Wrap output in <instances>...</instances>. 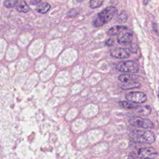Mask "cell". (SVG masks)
Returning a JSON list of instances; mask_svg holds the SVG:
<instances>
[{"label": "cell", "instance_id": "8992f818", "mask_svg": "<svg viewBox=\"0 0 159 159\" xmlns=\"http://www.w3.org/2000/svg\"><path fill=\"white\" fill-rule=\"evenodd\" d=\"M132 38V32L127 28L118 34V42L122 45H128L131 43Z\"/></svg>", "mask_w": 159, "mask_h": 159}, {"label": "cell", "instance_id": "9a60e30c", "mask_svg": "<svg viewBox=\"0 0 159 159\" xmlns=\"http://www.w3.org/2000/svg\"><path fill=\"white\" fill-rule=\"evenodd\" d=\"M141 86V83L139 82H134V83H126L123 85L121 86V88L122 89L128 90V89H131L133 88H139Z\"/></svg>", "mask_w": 159, "mask_h": 159}, {"label": "cell", "instance_id": "ba28073f", "mask_svg": "<svg viewBox=\"0 0 159 159\" xmlns=\"http://www.w3.org/2000/svg\"><path fill=\"white\" fill-rule=\"evenodd\" d=\"M111 55L119 59H125L130 57L131 52L128 49L116 48L111 50Z\"/></svg>", "mask_w": 159, "mask_h": 159}, {"label": "cell", "instance_id": "8fae6325", "mask_svg": "<svg viewBox=\"0 0 159 159\" xmlns=\"http://www.w3.org/2000/svg\"><path fill=\"white\" fill-rule=\"evenodd\" d=\"M128 27L124 26H113L111 28H110L107 33L108 34L109 36H116L118 35L119 34L122 32L123 30L125 29H126Z\"/></svg>", "mask_w": 159, "mask_h": 159}, {"label": "cell", "instance_id": "44dd1931", "mask_svg": "<svg viewBox=\"0 0 159 159\" xmlns=\"http://www.w3.org/2000/svg\"><path fill=\"white\" fill-rule=\"evenodd\" d=\"M41 3V0H32V1H31V2H30V3H31V5H34V6L39 4V3Z\"/></svg>", "mask_w": 159, "mask_h": 159}, {"label": "cell", "instance_id": "d6986e66", "mask_svg": "<svg viewBox=\"0 0 159 159\" xmlns=\"http://www.w3.org/2000/svg\"><path fill=\"white\" fill-rule=\"evenodd\" d=\"M78 13H79V12L77 11L76 9H73L70 10V11H69V12L67 13V16L68 17H69V18L75 17V16H76Z\"/></svg>", "mask_w": 159, "mask_h": 159}, {"label": "cell", "instance_id": "4fadbf2b", "mask_svg": "<svg viewBox=\"0 0 159 159\" xmlns=\"http://www.w3.org/2000/svg\"><path fill=\"white\" fill-rule=\"evenodd\" d=\"M119 105L126 109H135L137 108L138 106L135 105L134 103H132L131 101H121L119 102Z\"/></svg>", "mask_w": 159, "mask_h": 159}, {"label": "cell", "instance_id": "52a82bcc", "mask_svg": "<svg viewBox=\"0 0 159 159\" xmlns=\"http://www.w3.org/2000/svg\"><path fill=\"white\" fill-rule=\"evenodd\" d=\"M126 98L128 101L135 103H144L147 101V96L142 92H132L126 95Z\"/></svg>", "mask_w": 159, "mask_h": 159}, {"label": "cell", "instance_id": "3957f363", "mask_svg": "<svg viewBox=\"0 0 159 159\" xmlns=\"http://www.w3.org/2000/svg\"><path fill=\"white\" fill-rule=\"evenodd\" d=\"M157 155V151L153 147L141 148L138 151L131 152L129 155L131 158H137L139 159H154Z\"/></svg>", "mask_w": 159, "mask_h": 159}, {"label": "cell", "instance_id": "5bb4252c", "mask_svg": "<svg viewBox=\"0 0 159 159\" xmlns=\"http://www.w3.org/2000/svg\"><path fill=\"white\" fill-rule=\"evenodd\" d=\"M50 5L49 3H42L38 6L36 10L39 13L44 14V13H46L47 11L50 9Z\"/></svg>", "mask_w": 159, "mask_h": 159}, {"label": "cell", "instance_id": "6da1fadb", "mask_svg": "<svg viewBox=\"0 0 159 159\" xmlns=\"http://www.w3.org/2000/svg\"><path fill=\"white\" fill-rule=\"evenodd\" d=\"M118 9L115 6H109L99 13L95 18L93 24L98 28L107 24L118 14Z\"/></svg>", "mask_w": 159, "mask_h": 159}, {"label": "cell", "instance_id": "5b68a950", "mask_svg": "<svg viewBox=\"0 0 159 159\" xmlns=\"http://www.w3.org/2000/svg\"><path fill=\"white\" fill-rule=\"evenodd\" d=\"M129 122L131 126L136 128L142 129H152L154 128V124L151 120L141 117H132L129 119Z\"/></svg>", "mask_w": 159, "mask_h": 159}, {"label": "cell", "instance_id": "9c48e42d", "mask_svg": "<svg viewBox=\"0 0 159 159\" xmlns=\"http://www.w3.org/2000/svg\"><path fill=\"white\" fill-rule=\"evenodd\" d=\"M119 80L124 83H134V82H139V81L142 80L143 78L141 76L132 74H122L119 76Z\"/></svg>", "mask_w": 159, "mask_h": 159}, {"label": "cell", "instance_id": "ac0fdd59", "mask_svg": "<svg viewBox=\"0 0 159 159\" xmlns=\"http://www.w3.org/2000/svg\"><path fill=\"white\" fill-rule=\"evenodd\" d=\"M128 19V16L126 14L125 12H122L120 14V15L118 16V21H119L120 22H126V20Z\"/></svg>", "mask_w": 159, "mask_h": 159}, {"label": "cell", "instance_id": "7a4b0ae2", "mask_svg": "<svg viewBox=\"0 0 159 159\" xmlns=\"http://www.w3.org/2000/svg\"><path fill=\"white\" fill-rule=\"evenodd\" d=\"M131 137L134 141L145 144H152L155 140L154 134L148 130H134L131 133Z\"/></svg>", "mask_w": 159, "mask_h": 159}, {"label": "cell", "instance_id": "2e32d148", "mask_svg": "<svg viewBox=\"0 0 159 159\" xmlns=\"http://www.w3.org/2000/svg\"><path fill=\"white\" fill-rule=\"evenodd\" d=\"M103 3V1L100 0H92L89 2V6L91 8L95 9L100 7Z\"/></svg>", "mask_w": 159, "mask_h": 159}, {"label": "cell", "instance_id": "7c38bea8", "mask_svg": "<svg viewBox=\"0 0 159 159\" xmlns=\"http://www.w3.org/2000/svg\"><path fill=\"white\" fill-rule=\"evenodd\" d=\"M16 9L18 10V11H19V12L27 13L29 10V6L25 1H24V0H21V1L18 2L16 6Z\"/></svg>", "mask_w": 159, "mask_h": 159}, {"label": "cell", "instance_id": "e0dca14e", "mask_svg": "<svg viewBox=\"0 0 159 159\" xmlns=\"http://www.w3.org/2000/svg\"><path fill=\"white\" fill-rule=\"evenodd\" d=\"M18 2L17 0H6L4 2V5L6 8H13L16 5Z\"/></svg>", "mask_w": 159, "mask_h": 159}, {"label": "cell", "instance_id": "277c9868", "mask_svg": "<svg viewBox=\"0 0 159 159\" xmlns=\"http://www.w3.org/2000/svg\"><path fill=\"white\" fill-rule=\"evenodd\" d=\"M116 69L118 71L121 72H128V73H137L139 72L138 63L132 60L121 62L118 63Z\"/></svg>", "mask_w": 159, "mask_h": 159}, {"label": "cell", "instance_id": "ffe728a7", "mask_svg": "<svg viewBox=\"0 0 159 159\" xmlns=\"http://www.w3.org/2000/svg\"><path fill=\"white\" fill-rule=\"evenodd\" d=\"M114 42L115 41L112 39H109L106 41V44L108 46H112V45L114 44Z\"/></svg>", "mask_w": 159, "mask_h": 159}, {"label": "cell", "instance_id": "30bf717a", "mask_svg": "<svg viewBox=\"0 0 159 159\" xmlns=\"http://www.w3.org/2000/svg\"><path fill=\"white\" fill-rule=\"evenodd\" d=\"M136 112L138 113L141 116H148L150 115L152 111L151 107L149 105L145 106H138L137 108L134 109Z\"/></svg>", "mask_w": 159, "mask_h": 159}]
</instances>
